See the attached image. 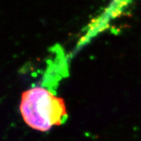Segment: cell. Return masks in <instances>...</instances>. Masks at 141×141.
<instances>
[{"label": "cell", "mask_w": 141, "mask_h": 141, "mask_svg": "<svg viewBox=\"0 0 141 141\" xmlns=\"http://www.w3.org/2000/svg\"><path fill=\"white\" fill-rule=\"evenodd\" d=\"M20 111L29 127L41 132L61 126L68 116L64 99L42 87L32 88L22 93Z\"/></svg>", "instance_id": "1"}]
</instances>
